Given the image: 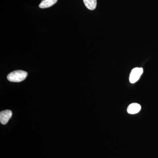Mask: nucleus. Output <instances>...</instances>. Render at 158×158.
<instances>
[{
	"label": "nucleus",
	"mask_w": 158,
	"mask_h": 158,
	"mask_svg": "<svg viewBox=\"0 0 158 158\" xmlns=\"http://www.w3.org/2000/svg\"><path fill=\"white\" fill-rule=\"evenodd\" d=\"M57 1L58 0H42L39 6L41 9L49 8L55 5Z\"/></svg>",
	"instance_id": "nucleus-5"
},
{
	"label": "nucleus",
	"mask_w": 158,
	"mask_h": 158,
	"mask_svg": "<svg viewBox=\"0 0 158 158\" xmlns=\"http://www.w3.org/2000/svg\"><path fill=\"white\" fill-rule=\"evenodd\" d=\"M12 114V112L9 110L2 111L0 113V122L3 125L7 124L11 118Z\"/></svg>",
	"instance_id": "nucleus-3"
},
{
	"label": "nucleus",
	"mask_w": 158,
	"mask_h": 158,
	"mask_svg": "<svg viewBox=\"0 0 158 158\" xmlns=\"http://www.w3.org/2000/svg\"><path fill=\"white\" fill-rule=\"evenodd\" d=\"M141 110V105L136 103H134L131 104L128 106L127 112L130 114H135L139 113Z\"/></svg>",
	"instance_id": "nucleus-4"
},
{
	"label": "nucleus",
	"mask_w": 158,
	"mask_h": 158,
	"mask_svg": "<svg viewBox=\"0 0 158 158\" xmlns=\"http://www.w3.org/2000/svg\"><path fill=\"white\" fill-rule=\"evenodd\" d=\"M85 6L88 9L93 10L97 6V0H83Z\"/></svg>",
	"instance_id": "nucleus-6"
},
{
	"label": "nucleus",
	"mask_w": 158,
	"mask_h": 158,
	"mask_svg": "<svg viewBox=\"0 0 158 158\" xmlns=\"http://www.w3.org/2000/svg\"><path fill=\"white\" fill-rule=\"evenodd\" d=\"M27 76V73L23 70H16L11 72L7 76L9 81L20 82L24 81Z\"/></svg>",
	"instance_id": "nucleus-1"
},
{
	"label": "nucleus",
	"mask_w": 158,
	"mask_h": 158,
	"mask_svg": "<svg viewBox=\"0 0 158 158\" xmlns=\"http://www.w3.org/2000/svg\"><path fill=\"white\" fill-rule=\"evenodd\" d=\"M143 73V69L142 68L136 67L133 69L130 74L129 77L130 83L134 84L138 81Z\"/></svg>",
	"instance_id": "nucleus-2"
}]
</instances>
